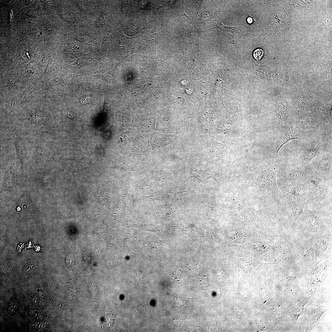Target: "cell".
<instances>
[{
	"label": "cell",
	"instance_id": "1",
	"mask_svg": "<svg viewBox=\"0 0 332 332\" xmlns=\"http://www.w3.org/2000/svg\"><path fill=\"white\" fill-rule=\"evenodd\" d=\"M283 160L278 156L272 158L271 162L262 164L256 172L259 188L264 198L281 207L284 206L286 202L278 188L276 179L279 166Z\"/></svg>",
	"mask_w": 332,
	"mask_h": 332
},
{
	"label": "cell",
	"instance_id": "2",
	"mask_svg": "<svg viewBox=\"0 0 332 332\" xmlns=\"http://www.w3.org/2000/svg\"><path fill=\"white\" fill-rule=\"evenodd\" d=\"M293 125L305 131L323 132L332 129V125L328 123L322 113L311 108L295 117Z\"/></svg>",
	"mask_w": 332,
	"mask_h": 332
},
{
	"label": "cell",
	"instance_id": "3",
	"mask_svg": "<svg viewBox=\"0 0 332 332\" xmlns=\"http://www.w3.org/2000/svg\"><path fill=\"white\" fill-rule=\"evenodd\" d=\"M282 162L279 174L282 189L291 183L303 182L315 174L309 164L300 165L284 160Z\"/></svg>",
	"mask_w": 332,
	"mask_h": 332
},
{
	"label": "cell",
	"instance_id": "4",
	"mask_svg": "<svg viewBox=\"0 0 332 332\" xmlns=\"http://www.w3.org/2000/svg\"><path fill=\"white\" fill-rule=\"evenodd\" d=\"M318 132L305 131L298 129L293 125L281 128L273 132L274 151L272 158L278 156L280 149L285 144L292 140H298L303 141L317 136Z\"/></svg>",
	"mask_w": 332,
	"mask_h": 332
},
{
	"label": "cell",
	"instance_id": "5",
	"mask_svg": "<svg viewBox=\"0 0 332 332\" xmlns=\"http://www.w3.org/2000/svg\"><path fill=\"white\" fill-rule=\"evenodd\" d=\"M298 148L292 160L288 162L302 165L309 164L317 156L326 151V145L318 136L307 140Z\"/></svg>",
	"mask_w": 332,
	"mask_h": 332
},
{
	"label": "cell",
	"instance_id": "6",
	"mask_svg": "<svg viewBox=\"0 0 332 332\" xmlns=\"http://www.w3.org/2000/svg\"><path fill=\"white\" fill-rule=\"evenodd\" d=\"M307 207L321 209L332 207V180H327L306 193L304 197Z\"/></svg>",
	"mask_w": 332,
	"mask_h": 332
},
{
	"label": "cell",
	"instance_id": "7",
	"mask_svg": "<svg viewBox=\"0 0 332 332\" xmlns=\"http://www.w3.org/2000/svg\"><path fill=\"white\" fill-rule=\"evenodd\" d=\"M332 149L326 151L317 156L310 163L309 165L315 174L332 179Z\"/></svg>",
	"mask_w": 332,
	"mask_h": 332
},
{
	"label": "cell",
	"instance_id": "8",
	"mask_svg": "<svg viewBox=\"0 0 332 332\" xmlns=\"http://www.w3.org/2000/svg\"><path fill=\"white\" fill-rule=\"evenodd\" d=\"M285 199H297L304 198L306 192L302 182L291 183L282 189L281 191Z\"/></svg>",
	"mask_w": 332,
	"mask_h": 332
},
{
	"label": "cell",
	"instance_id": "9",
	"mask_svg": "<svg viewBox=\"0 0 332 332\" xmlns=\"http://www.w3.org/2000/svg\"><path fill=\"white\" fill-rule=\"evenodd\" d=\"M284 200L289 206L292 213V221L297 222L302 219L305 207L304 198L297 199H285Z\"/></svg>",
	"mask_w": 332,
	"mask_h": 332
},
{
	"label": "cell",
	"instance_id": "10",
	"mask_svg": "<svg viewBox=\"0 0 332 332\" xmlns=\"http://www.w3.org/2000/svg\"><path fill=\"white\" fill-rule=\"evenodd\" d=\"M238 111H236L234 116L231 117V119L227 122L228 126L227 129L228 131L232 132L237 128L238 124L237 121Z\"/></svg>",
	"mask_w": 332,
	"mask_h": 332
},
{
	"label": "cell",
	"instance_id": "11",
	"mask_svg": "<svg viewBox=\"0 0 332 332\" xmlns=\"http://www.w3.org/2000/svg\"><path fill=\"white\" fill-rule=\"evenodd\" d=\"M264 52L261 49H256L253 52V56L254 58L257 61H259L263 57Z\"/></svg>",
	"mask_w": 332,
	"mask_h": 332
},
{
	"label": "cell",
	"instance_id": "12",
	"mask_svg": "<svg viewBox=\"0 0 332 332\" xmlns=\"http://www.w3.org/2000/svg\"><path fill=\"white\" fill-rule=\"evenodd\" d=\"M66 263L67 265L69 267L73 266L74 264V258L72 254H69L67 256Z\"/></svg>",
	"mask_w": 332,
	"mask_h": 332
},
{
	"label": "cell",
	"instance_id": "13",
	"mask_svg": "<svg viewBox=\"0 0 332 332\" xmlns=\"http://www.w3.org/2000/svg\"><path fill=\"white\" fill-rule=\"evenodd\" d=\"M48 288L51 290H54L56 288V284L53 282H50L48 284Z\"/></svg>",
	"mask_w": 332,
	"mask_h": 332
},
{
	"label": "cell",
	"instance_id": "14",
	"mask_svg": "<svg viewBox=\"0 0 332 332\" xmlns=\"http://www.w3.org/2000/svg\"><path fill=\"white\" fill-rule=\"evenodd\" d=\"M9 18H10V23H11V22H12V20L13 19V18H14V14H13V10L12 9H11L10 10V12Z\"/></svg>",
	"mask_w": 332,
	"mask_h": 332
},
{
	"label": "cell",
	"instance_id": "15",
	"mask_svg": "<svg viewBox=\"0 0 332 332\" xmlns=\"http://www.w3.org/2000/svg\"><path fill=\"white\" fill-rule=\"evenodd\" d=\"M247 20V22L250 24L251 23L253 22L252 18L250 17L248 18Z\"/></svg>",
	"mask_w": 332,
	"mask_h": 332
},
{
	"label": "cell",
	"instance_id": "16",
	"mask_svg": "<svg viewBox=\"0 0 332 332\" xmlns=\"http://www.w3.org/2000/svg\"><path fill=\"white\" fill-rule=\"evenodd\" d=\"M38 303L40 306H43L44 304V302L42 300H39L38 302Z\"/></svg>",
	"mask_w": 332,
	"mask_h": 332
}]
</instances>
